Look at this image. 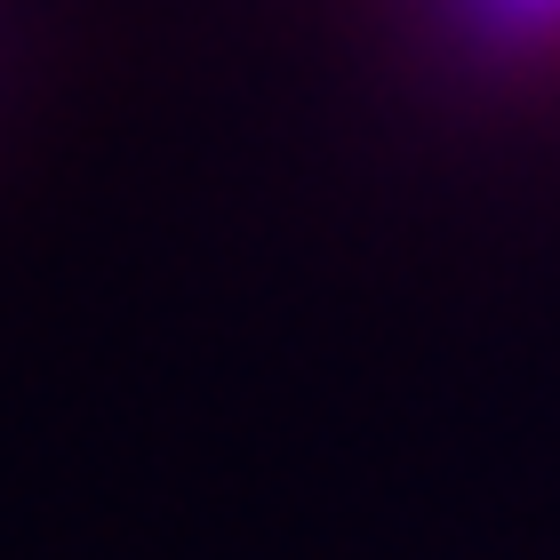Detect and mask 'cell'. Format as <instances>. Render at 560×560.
Instances as JSON below:
<instances>
[{
    "label": "cell",
    "instance_id": "1",
    "mask_svg": "<svg viewBox=\"0 0 560 560\" xmlns=\"http://www.w3.org/2000/svg\"><path fill=\"white\" fill-rule=\"evenodd\" d=\"M465 16L480 24V33L528 40V33H552V24H560V0H465Z\"/></svg>",
    "mask_w": 560,
    "mask_h": 560
}]
</instances>
